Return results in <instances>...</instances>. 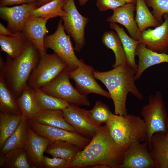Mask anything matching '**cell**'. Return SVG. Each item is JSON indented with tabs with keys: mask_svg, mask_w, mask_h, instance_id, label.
Listing matches in <instances>:
<instances>
[{
	"mask_svg": "<svg viewBox=\"0 0 168 168\" xmlns=\"http://www.w3.org/2000/svg\"><path fill=\"white\" fill-rule=\"evenodd\" d=\"M81 150L77 146L69 142L59 140L50 141L45 152L52 157L65 159L70 163Z\"/></svg>",
	"mask_w": 168,
	"mask_h": 168,
	"instance_id": "obj_24",
	"label": "cell"
},
{
	"mask_svg": "<svg viewBox=\"0 0 168 168\" xmlns=\"http://www.w3.org/2000/svg\"><path fill=\"white\" fill-rule=\"evenodd\" d=\"M38 7L36 2L12 7H0V17L7 22V28L15 34L22 31L26 20Z\"/></svg>",
	"mask_w": 168,
	"mask_h": 168,
	"instance_id": "obj_13",
	"label": "cell"
},
{
	"mask_svg": "<svg viewBox=\"0 0 168 168\" xmlns=\"http://www.w3.org/2000/svg\"><path fill=\"white\" fill-rule=\"evenodd\" d=\"M150 155L157 168H168V129L154 133L148 143Z\"/></svg>",
	"mask_w": 168,
	"mask_h": 168,
	"instance_id": "obj_19",
	"label": "cell"
},
{
	"mask_svg": "<svg viewBox=\"0 0 168 168\" xmlns=\"http://www.w3.org/2000/svg\"><path fill=\"white\" fill-rule=\"evenodd\" d=\"M93 168H110L108 166L104 164H99L91 166Z\"/></svg>",
	"mask_w": 168,
	"mask_h": 168,
	"instance_id": "obj_41",
	"label": "cell"
},
{
	"mask_svg": "<svg viewBox=\"0 0 168 168\" xmlns=\"http://www.w3.org/2000/svg\"><path fill=\"white\" fill-rule=\"evenodd\" d=\"M47 21L41 17L30 16L26 22L22 31L40 55L46 53L44 39L49 32L46 27Z\"/></svg>",
	"mask_w": 168,
	"mask_h": 168,
	"instance_id": "obj_16",
	"label": "cell"
},
{
	"mask_svg": "<svg viewBox=\"0 0 168 168\" xmlns=\"http://www.w3.org/2000/svg\"><path fill=\"white\" fill-rule=\"evenodd\" d=\"M135 11V20L140 32L161 24L150 12L145 0H137Z\"/></svg>",
	"mask_w": 168,
	"mask_h": 168,
	"instance_id": "obj_29",
	"label": "cell"
},
{
	"mask_svg": "<svg viewBox=\"0 0 168 168\" xmlns=\"http://www.w3.org/2000/svg\"><path fill=\"white\" fill-rule=\"evenodd\" d=\"M53 0H36V2L38 7H40Z\"/></svg>",
	"mask_w": 168,
	"mask_h": 168,
	"instance_id": "obj_40",
	"label": "cell"
},
{
	"mask_svg": "<svg viewBox=\"0 0 168 168\" xmlns=\"http://www.w3.org/2000/svg\"><path fill=\"white\" fill-rule=\"evenodd\" d=\"M29 42L22 32L11 36L0 35L1 51L6 53L8 56L12 58L20 55Z\"/></svg>",
	"mask_w": 168,
	"mask_h": 168,
	"instance_id": "obj_22",
	"label": "cell"
},
{
	"mask_svg": "<svg viewBox=\"0 0 168 168\" xmlns=\"http://www.w3.org/2000/svg\"><path fill=\"white\" fill-rule=\"evenodd\" d=\"M66 69L68 68L66 63L54 53L41 55L30 76L27 85L32 89H41Z\"/></svg>",
	"mask_w": 168,
	"mask_h": 168,
	"instance_id": "obj_5",
	"label": "cell"
},
{
	"mask_svg": "<svg viewBox=\"0 0 168 168\" xmlns=\"http://www.w3.org/2000/svg\"><path fill=\"white\" fill-rule=\"evenodd\" d=\"M33 119L40 124L76 132L66 120L61 110H43Z\"/></svg>",
	"mask_w": 168,
	"mask_h": 168,
	"instance_id": "obj_27",
	"label": "cell"
},
{
	"mask_svg": "<svg viewBox=\"0 0 168 168\" xmlns=\"http://www.w3.org/2000/svg\"><path fill=\"white\" fill-rule=\"evenodd\" d=\"M89 112L91 119L100 126L105 124L113 114L109 107L100 100L96 102L94 106Z\"/></svg>",
	"mask_w": 168,
	"mask_h": 168,
	"instance_id": "obj_34",
	"label": "cell"
},
{
	"mask_svg": "<svg viewBox=\"0 0 168 168\" xmlns=\"http://www.w3.org/2000/svg\"><path fill=\"white\" fill-rule=\"evenodd\" d=\"M0 112L15 114H21L16 98L7 86L0 73Z\"/></svg>",
	"mask_w": 168,
	"mask_h": 168,
	"instance_id": "obj_30",
	"label": "cell"
},
{
	"mask_svg": "<svg viewBox=\"0 0 168 168\" xmlns=\"http://www.w3.org/2000/svg\"><path fill=\"white\" fill-rule=\"evenodd\" d=\"M22 118L21 114L0 112V148L16 130Z\"/></svg>",
	"mask_w": 168,
	"mask_h": 168,
	"instance_id": "obj_31",
	"label": "cell"
},
{
	"mask_svg": "<svg viewBox=\"0 0 168 168\" xmlns=\"http://www.w3.org/2000/svg\"><path fill=\"white\" fill-rule=\"evenodd\" d=\"M126 149L119 146L111 136L105 124L101 126L90 142L77 153L68 168H80L104 164L120 168Z\"/></svg>",
	"mask_w": 168,
	"mask_h": 168,
	"instance_id": "obj_1",
	"label": "cell"
},
{
	"mask_svg": "<svg viewBox=\"0 0 168 168\" xmlns=\"http://www.w3.org/2000/svg\"><path fill=\"white\" fill-rule=\"evenodd\" d=\"M69 164L68 161L62 158L53 157L50 158L44 156L42 162V168H68Z\"/></svg>",
	"mask_w": 168,
	"mask_h": 168,
	"instance_id": "obj_36",
	"label": "cell"
},
{
	"mask_svg": "<svg viewBox=\"0 0 168 168\" xmlns=\"http://www.w3.org/2000/svg\"><path fill=\"white\" fill-rule=\"evenodd\" d=\"M31 89L37 101L43 110H62L69 105L70 103L66 101L49 95L41 89Z\"/></svg>",
	"mask_w": 168,
	"mask_h": 168,
	"instance_id": "obj_32",
	"label": "cell"
},
{
	"mask_svg": "<svg viewBox=\"0 0 168 168\" xmlns=\"http://www.w3.org/2000/svg\"><path fill=\"white\" fill-rule=\"evenodd\" d=\"M109 25L110 28L116 32L120 40L125 53L126 63L136 72L138 65L135 60L136 51L140 41L129 36L116 23H110Z\"/></svg>",
	"mask_w": 168,
	"mask_h": 168,
	"instance_id": "obj_23",
	"label": "cell"
},
{
	"mask_svg": "<svg viewBox=\"0 0 168 168\" xmlns=\"http://www.w3.org/2000/svg\"><path fill=\"white\" fill-rule=\"evenodd\" d=\"M135 10V4H125L113 10L112 15L107 18V21L122 25L127 30L131 38L139 40L141 32L134 18Z\"/></svg>",
	"mask_w": 168,
	"mask_h": 168,
	"instance_id": "obj_17",
	"label": "cell"
},
{
	"mask_svg": "<svg viewBox=\"0 0 168 168\" xmlns=\"http://www.w3.org/2000/svg\"><path fill=\"white\" fill-rule=\"evenodd\" d=\"M40 54L30 42L17 57L7 56L6 62H0V73L8 87L16 98L27 85L32 72L38 64Z\"/></svg>",
	"mask_w": 168,
	"mask_h": 168,
	"instance_id": "obj_3",
	"label": "cell"
},
{
	"mask_svg": "<svg viewBox=\"0 0 168 168\" xmlns=\"http://www.w3.org/2000/svg\"><path fill=\"white\" fill-rule=\"evenodd\" d=\"M70 104L62 110L66 120L76 131L91 139L99 131L101 126L91 118L89 110Z\"/></svg>",
	"mask_w": 168,
	"mask_h": 168,
	"instance_id": "obj_10",
	"label": "cell"
},
{
	"mask_svg": "<svg viewBox=\"0 0 168 168\" xmlns=\"http://www.w3.org/2000/svg\"><path fill=\"white\" fill-rule=\"evenodd\" d=\"M105 125L113 140L125 149L135 143L148 140L146 125L139 116L113 114Z\"/></svg>",
	"mask_w": 168,
	"mask_h": 168,
	"instance_id": "obj_4",
	"label": "cell"
},
{
	"mask_svg": "<svg viewBox=\"0 0 168 168\" xmlns=\"http://www.w3.org/2000/svg\"><path fill=\"white\" fill-rule=\"evenodd\" d=\"M69 70L66 69L41 89L46 93L78 106H89L87 96L80 93L70 82Z\"/></svg>",
	"mask_w": 168,
	"mask_h": 168,
	"instance_id": "obj_9",
	"label": "cell"
},
{
	"mask_svg": "<svg viewBox=\"0 0 168 168\" xmlns=\"http://www.w3.org/2000/svg\"><path fill=\"white\" fill-rule=\"evenodd\" d=\"M28 139L25 149L34 168H42V162L47 146L50 140L36 133L28 125Z\"/></svg>",
	"mask_w": 168,
	"mask_h": 168,
	"instance_id": "obj_18",
	"label": "cell"
},
{
	"mask_svg": "<svg viewBox=\"0 0 168 168\" xmlns=\"http://www.w3.org/2000/svg\"><path fill=\"white\" fill-rule=\"evenodd\" d=\"M167 128L168 129V118L167 122Z\"/></svg>",
	"mask_w": 168,
	"mask_h": 168,
	"instance_id": "obj_44",
	"label": "cell"
},
{
	"mask_svg": "<svg viewBox=\"0 0 168 168\" xmlns=\"http://www.w3.org/2000/svg\"><path fill=\"white\" fill-rule=\"evenodd\" d=\"M89 0H78L79 4L81 6L85 5Z\"/></svg>",
	"mask_w": 168,
	"mask_h": 168,
	"instance_id": "obj_43",
	"label": "cell"
},
{
	"mask_svg": "<svg viewBox=\"0 0 168 168\" xmlns=\"http://www.w3.org/2000/svg\"><path fill=\"white\" fill-rule=\"evenodd\" d=\"M28 125L37 134L50 141H62L75 145L82 149L91 139L77 132L70 131L59 128L40 124L33 119L27 121Z\"/></svg>",
	"mask_w": 168,
	"mask_h": 168,
	"instance_id": "obj_12",
	"label": "cell"
},
{
	"mask_svg": "<svg viewBox=\"0 0 168 168\" xmlns=\"http://www.w3.org/2000/svg\"><path fill=\"white\" fill-rule=\"evenodd\" d=\"M16 99L23 117L27 121L34 119L43 111L37 101L32 89L27 85Z\"/></svg>",
	"mask_w": 168,
	"mask_h": 168,
	"instance_id": "obj_21",
	"label": "cell"
},
{
	"mask_svg": "<svg viewBox=\"0 0 168 168\" xmlns=\"http://www.w3.org/2000/svg\"><path fill=\"white\" fill-rule=\"evenodd\" d=\"M163 18L164 21L159 26L141 32L139 41L153 51L168 54V13Z\"/></svg>",
	"mask_w": 168,
	"mask_h": 168,
	"instance_id": "obj_14",
	"label": "cell"
},
{
	"mask_svg": "<svg viewBox=\"0 0 168 168\" xmlns=\"http://www.w3.org/2000/svg\"><path fill=\"white\" fill-rule=\"evenodd\" d=\"M36 0H0V7L20 5L34 2Z\"/></svg>",
	"mask_w": 168,
	"mask_h": 168,
	"instance_id": "obj_38",
	"label": "cell"
},
{
	"mask_svg": "<svg viewBox=\"0 0 168 168\" xmlns=\"http://www.w3.org/2000/svg\"><path fill=\"white\" fill-rule=\"evenodd\" d=\"M135 55L138 58L137 69L135 76V80L138 79L148 68L155 65L168 63V54L159 53L148 49L140 42L137 47Z\"/></svg>",
	"mask_w": 168,
	"mask_h": 168,
	"instance_id": "obj_20",
	"label": "cell"
},
{
	"mask_svg": "<svg viewBox=\"0 0 168 168\" xmlns=\"http://www.w3.org/2000/svg\"><path fill=\"white\" fill-rule=\"evenodd\" d=\"M95 71L91 66L86 64L82 60L75 70L68 72L70 79L75 82L76 88L82 94L87 96L95 93L111 99L108 92L104 90L95 80Z\"/></svg>",
	"mask_w": 168,
	"mask_h": 168,
	"instance_id": "obj_11",
	"label": "cell"
},
{
	"mask_svg": "<svg viewBox=\"0 0 168 168\" xmlns=\"http://www.w3.org/2000/svg\"><path fill=\"white\" fill-rule=\"evenodd\" d=\"M120 168H157L150 155L148 140L130 146Z\"/></svg>",
	"mask_w": 168,
	"mask_h": 168,
	"instance_id": "obj_15",
	"label": "cell"
},
{
	"mask_svg": "<svg viewBox=\"0 0 168 168\" xmlns=\"http://www.w3.org/2000/svg\"><path fill=\"white\" fill-rule=\"evenodd\" d=\"M146 4L152 8V14L161 24L163 16L168 13V0H145Z\"/></svg>",
	"mask_w": 168,
	"mask_h": 168,
	"instance_id": "obj_35",
	"label": "cell"
},
{
	"mask_svg": "<svg viewBox=\"0 0 168 168\" xmlns=\"http://www.w3.org/2000/svg\"><path fill=\"white\" fill-rule=\"evenodd\" d=\"M27 126V121L23 117L16 130L0 148V156L12 150L25 148L28 139Z\"/></svg>",
	"mask_w": 168,
	"mask_h": 168,
	"instance_id": "obj_26",
	"label": "cell"
},
{
	"mask_svg": "<svg viewBox=\"0 0 168 168\" xmlns=\"http://www.w3.org/2000/svg\"><path fill=\"white\" fill-rule=\"evenodd\" d=\"M96 6L100 11L113 10L126 3L119 0H96Z\"/></svg>",
	"mask_w": 168,
	"mask_h": 168,
	"instance_id": "obj_37",
	"label": "cell"
},
{
	"mask_svg": "<svg viewBox=\"0 0 168 168\" xmlns=\"http://www.w3.org/2000/svg\"><path fill=\"white\" fill-rule=\"evenodd\" d=\"M140 113L147 127L148 143L155 133L167 131L168 115L160 92L149 97L148 103L143 107Z\"/></svg>",
	"mask_w": 168,
	"mask_h": 168,
	"instance_id": "obj_6",
	"label": "cell"
},
{
	"mask_svg": "<svg viewBox=\"0 0 168 168\" xmlns=\"http://www.w3.org/2000/svg\"><path fill=\"white\" fill-rule=\"evenodd\" d=\"M63 9L66 14L61 17L65 30L75 43V51L80 52L85 44V29L89 19L80 13L74 0H64Z\"/></svg>",
	"mask_w": 168,
	"mask_h": 168,
	"instance_id": "obj_8",
	"label": "cell"
},
{
	"mask_svg": "<svg viewBox=\"0 0 168 168\" xmlns=\"http://www.w3.org/2000/svg\"><path fill=\"white\" fill-rule=\"evenodd\" d=\"M63 2L64 0H53L35 9L30 16L41 17L47 20L58 16L61 17L66 14L63 9Z\"/></svg>",
	"mask_w": 168,
	"mask_h": 168,
	"instance_id": "obj_33",
	"label": "cell"
},
{
	"mask_svg": "<svg viewBox=\"0 0 168 168\" xmlns=\"http://www.w3.org/2000/svg\"><path fill=\"white\" fill-rule=\"evenodd\" d=\"M101 41L107 48L112 50L115 55V62L114 68L126 63L125 53L120 40L117 34L113 31L105 32Z\"/></svg>",
	"mask_w": 168,
	"mask_h": 168,
	"instance_id": "obj_28",
	"label": "cell"
},
{
	"mask_svg": "<svg viewBox=\"0 0 168 168\" xmlns=\"http://www.w3.org/2000/svg\"><path fill=\"white\" fill-rule=\"evenodd\" d=\"M126 3H132L136 5L137 0H119Z\"/></svg>",
	"mask_w": 168,
	"mask_h": 168,
	"instance_id": "obj_42",
	"label": "cell"
},
{
	"mask_svg": "<svg viewBox=\"0 0 168 168\" xmlns=\"http://www.w3.org/2000/svg\"><path fill=\"white\" fill-rule=\"evenodd\" d=\"M136 72L127 63L108 71L94 72L96 79L103 83L108 90L116 114L124 115L128 114L126 102L128 93L139 100L143 99L142 95L135 83Z\"/></svg>",
	"mask_w": 168,
	"mask_h": 168,
	"instance_id": "obj_2",
	"label": "cell"
},
{
	"mask_svg": "<svg viewBox=\"0 0 168 168\" xmlns=\"http://www.w3.org/2000/svg\"><path fill=\"white\" fill-rule=\"evenodd\" d=\"M0 167L6 168H34L25 148L11 150L0 156Z\"/></svg>",
	"mask_w": 168,
	"mask_h": 168,
	"instance_id": "obj_25",
	"label": "cell"
},
{
	"mask_svg": "<svg viewBox=\"0 0 168 168\" xmlns=\"http://www.w3.org/2000/svg\"><path fill=\"white\" fill-rule=\"evenodd\" d=\"M14 34L2 23H0V35L11 36L13 35Z\"/></svg>",
	"mask_w": 168,
	"mask_h": 168,
	"instance_id": "obj_39",
	"label": "cell"
},
{
	"mask_svg": "<svg viewBox=\"0 0 168 168\" xmlns=\"http://www.w3.org/2000/svg\"><path fill=\"white\" fill-rule=\"evenodd\" d=\"M44 45L46 49H52L64 62L69 71L76 69L82 60L76 55L70 36L66 34L62 19L59 21L55 31L45 36Z\"/></svg>",
	"mask_w": 168,
	"mask_h": 168,
	"instance_id": "obj_7",
	"label": "cell"
}]
</instances>
